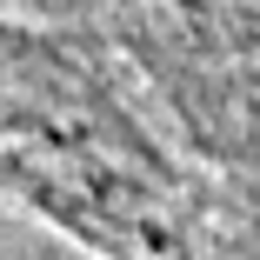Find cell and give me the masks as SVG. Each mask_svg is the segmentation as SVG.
Returning a JSON list of instances; mask_svg holds the SVG:
<instances>
[{
  "mask_svg": "<svg viewBox=\"0 0 260 260\" xmlns=\"http://www.w3.org/2000/svg\"><path fill=\"white\" fill-rule=\"evenodd\" d=\"M0 180L40 193L47 214L87 227L114 253L180 260L167 167L147 160L134 127L87 74L7 27H0Z\"/></svg>",
  "mask_w": 260,
  "mask_h": 260,
  "instance_id": "obj_1",
  "label": "cell"
}]
</instances>
